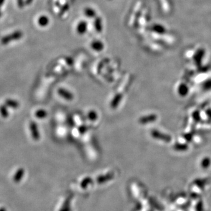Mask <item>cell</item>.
Segmentation results:
<instances>
[{
  "instance_id": "6da1fadb",
  "label": "cell",
  "mask_w": 211,
  "mask_h": 211,
  "mask_svg": "<svg viewBox=\"0 0 211 211\" xmlns=\"http://www.w3.org/2000/svg\"><path fill=\"white\" fill-rule=\"evenodd\" d=\"M29 128L32 138L36 141L39 140L40 133L37 124L34 122H31L29 124Z\"/></svg>"
},
{
  "instance_id": "7a4b0ae2",
  "label": "cell",
  "mask_w": 211,
  "mask_h": 211,
  "mask_svg": "<svg viewBox=\"0 0 211 211\" xmlns=\"http://www.w3.org/2000/svg\"><path fill=\"white\" fill-rule=\"evenodd\" d=\"M58 93L60 96L67 100H72L73 99V95L72 93L66 90H65L64 89H59L58 90Z\"/></svg>"
},
{
  "instance_id": "3957f363",
  "label": "cell",
  "mask_w": 211,
  "mask_h": 211,
  "mask_svg": "<svg viewBox=\"0 0 211 211\" xmlns=\"http://www.w3.org/2000/svg\"><path fill=\"white\" fill-rule=\"evenodd\" d=\"M5 104L8 108H11L13 109H16L20 106L19 103L15 100L13 99H7L6 101Z\"/></svg>"
},
{
  "instance_id": "277c9868",
  "label": "cell",
  "mask_w": 211,
  "mask_h": 211,
  "mask_svg": "<svg viewBox=\"0 0 211 211\" xmlns=\"http://www.w3.org/2000/svg\"><path fill=\"white\" fill-rule=\"evenodd\" d=\"M122 95L119 94L116 95L114 97L113 100L111 102V107L112 109H115L117 108V106L120 103V101L122 100Z\"/></svg>"
},
{
  "instance_id": "5b68a950",
  "label": "cell",
  "mask_w": 211,
  "mask_h": 211,
  "mask_svg": "<svg viewBox=\"0 0 211 211\" xmlns=\"http://www.w3.org/2000/svg\"><path fill=\"white\" fill-rule=\"evenodd\" d=\"M24 175V170L22 168L19 169L15 173V175L14 176V181L16 182H18L19 181H21V180L22 179V177Z\"/></svg>"
},
{
  "instance_id": "8992f818",
  "label": "cell",
  "mask_w": 211,
  "mask_h": 211,
  "mask_svg": "<svg viewBox=\"0 0 211 211\" xmlns=\"http://www.w3.org/2000/svg\"><path fill=\"white\" fill-rule=\"evenodd\" d=\"M0 114L4 118H7L9 116V112L6 105H2L0 106Z\"/></svg>"
},
{
  "instance_id": "52a82bcc",
  "label": "cell",
  "mask_w": 211,
  "mask_h": 211,
  "mask_svg": "<svg viewBox=\"0 0 211 211\" xmlns=\"http://www.w3.org/2000/svg\"><path fill=\"white\" fill-rule=\"evenodd\" d=\"M47 116V112L42 109L38 110L35 113V116L38 119H44Z\"/></svg>"
},
{
  "instance_id": "ba28073f",
  "label": "cell",
  "mask_w": 211,
  "mask_h": 211,
  "mask_svg": "<svg viewBox=\"0 0 211 211\" xmlns=\"http://www.w3.org/2000/svg\"><path fill=\"white\" fill-rule=\"evenodd\" d=\"M87 117L91 121H95L97 119V114L95 111H90L87 115Z\"/></svg>"
},
{
  "instance_id": "9c48e42d",
  "label": "cell",
  "mask_w": 211,
  "mask_h": 211,
  "mask_svg": "<svg viewBox=\"0 0 211 211\" xmlns=\"http://www.w3.org/2000/svg\"><path fill=\"white\" fill-rule=\"evenodd\" d=\"M154 31L158 32L159 34H163L164 32H165V28H164L163 26L160 25H155L154 26Z\"/></svg>"
},
{
  "instance_id": "30bf717a",
  "label": "cell",
  "mask_w": 211,
  "mask_h": 211,
  "mask_svg": "<svg viewBox=\"0 0 211 211\" xmlns=\"http://www.w3.org/2000/svg\"><path fill=\"white\" fill-rule=\"evenodd\" d=\"M86 130H87V129H86V126H81V127L79 129V132H80V133H85V132L86 131Z\"/></svg>"
},
{
  "instance_id": "8fae6325",
  "label": "cell",
  "mask_w": 211,
  "mask_h": 211,
  "mask_svg": "<svg viewBox=\"0 0 211 211\" xmlns=\"http://www.w3.org/2000/svg\"><path fill=\"white\" fill-rule=\"evenodd\" d=\"M0 211H7V210H6V209L2 208H0Z\"/></svg>"
}]
</instances>
